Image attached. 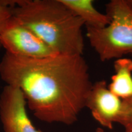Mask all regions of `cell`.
I'll return each instance as SVG.
<instances>
[{
  "instance_id": "obj_1",
  "label": "cell",
  "mask_w": 132,
  "mask_h": 132,
  "mask_svg": "<svg viewBox=\"0 0 132 132\" xmlns=\"http://www.w3.org/2000/svg\"><path fill=\"white\" fill-rule=\"evenodd\" d=\"M0 78L21 90L38 120L66 125L78 120L93 85L88 64L80 54L27 58L5 53Z\"/></svg>"
},
{
  "instance_id": "obj_2",
  "label": "cell",
  "mask_w": 132,
  "mask_h": 132,
  "mask_svg": "<svg viewBox=\"0 0 132 132\" xmlns=\"http://www.w3.org/2000/svg\"><path fill=\"white\" fill-rule=\"evenodd\" d=\"M11 10L56 53L83 55L85 23L61 0H17Z\"/></svg>"
},
{
  "instance_id": "obj_3",
  "label": "cell",
  "mask_w": 132,
  "mask_h": 132,
  "mask_svg": "<svg viewBox=\"0 0 132 132\" xmlns=\"http://www.w3.org/2000/svg\"><path fill=\"white\" fill-rule=\"evenodd\" d=\"M110 23L101 29L86 28V36L102 61L132 54V8L127 0H111L106 4Z\"/></svg>"
},
{
  "instance_id": "obj_4",
  "label": "cell",
  "mask_w": 132,
  "mask_h": 132,
  "mask_svg": "<svg viewBox=\"0 0 132 132\" xmlns=\"http://www.w3.org/2000/svg\"><path fill=\"white\" fill-rule=\"evenodd\" d=\"M0 44L5 53L27 58H43L57 54L13 16L1 31Z\"/></svg>"
},
{
  "instance_id": "obj_5",
  "label": "cell",
  "mask_w": 132,
  "mask_h": 132,
  "mask_svg": "<svg viewBox=\"0 0 132 132\" xmlns=\"http://www.w3.org/2000/svg\"><path fill=\"white\" fill-rule=\"evenodd\" d=\"M19 88L6 85L0 94V120L4 132H43L34 126Z\"/></svg>"
},
{
  "instance_id": "obj_6",
  "label": "cell",
  "mask_w": 132,
  "mask_h": 132,
  "mask_svg": "<svg viewBox=\"0 0 132 132\" xmlns=\"http://www.w3.org/2000/svg\"><path fill=\"white\" fill-rule=\"evenodd\" d=\"M122 107L123 100L110 91L106 81L93 83L86 108L89 109L92 117L102 126L113 129L114 123L119 122Z\"/></svg>"
},
{
  "instance_id": "obj_7",
  "label": "cell",
  "mask_w": 132,
  "mask_h": 132,
  "mask_svg": "<svg viewBox=\"0 0 132 132\" xmlns=\"http://www.w3.org/2000/svg\"><path fill=\"white\" fill-rule=\"evenodd\" d=\"M74 14L79 16L86 28L101 29L110 23L106 14L97 11L92 0H61Z\"/></svg>"
},
{
  "instance_id": "obj_8",
  "label": "cell",
  "mask_w": 132,
  "mask_h": 132,
  "mask_svg": "<svg viewBox=\"0 0 132 132\" xmlns=\"http://www.w3.org/2000/svg\"><path fill=\"white\" fill-rule=\"evenodd\" d=\"M115 73L108 85L110 91L122 100L132 97V60L127 57L117 59L114 63Z\"/></svg>"
},
{
  "instance_id": "obj_9",
  "label": "cell",
  "mask_w": 132,
  "mask_h": 132,
  "mask_svg": "<svg viewBox=\"0 0 132 132\" xmlns=\"http://www.w3.org/2000/svg\"><path fill=\"white\" fill-rule=\"evenodd\" d=\"M119 123L124 128V132H132V97L123 100V107Z\"/></svg>"
},
{
  "instance_id": "obj_10",
  "label": "cell",
  "mask_w": 132,
  "mask_h": 132,
  "mask_svg": "<svg viewBox=\"0 0 132 132\" xmlns=\"http://www.w3.org/2000/svg\"><path fill=\"white\" fill-rule=\"evenodd\" d=\"M12 16L11 8L6 6L3 3L2 0H0V33L4 27L6 22L11 19ZM1 48L0 44V49Z\"/></svg>"
},
{
  "instance_id": "obj_11",
  "label": "cell",
  "mask_w": 132,
  "mask_h": 132,
  "mask_svg": "<svg viewBox=\"0 0 132 132\" xmlns=\"http://www.w3.org/2000/svg\"><path fill=\"white\" fill-rule=\"evenodd\" d=\"M94 132H105V131L101 128H97Z\"/></svg>"
},
{
  "instance_id": "obj_12",
  "label": "cell",
  "mask_w": 132,
  "mask_h": 132,
  "mask_svg": "<svg viewBox=\"0 0 132 132\" xmlns=\"http://www.w3.org/2000/svg\"><path fill=\"white\" fill-rule=\"evenodd\" d=\"M128 4H130V6H131V7L132 8V0H127Z\"/></svg>"
}]
</instances>
